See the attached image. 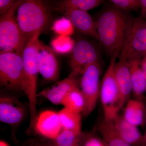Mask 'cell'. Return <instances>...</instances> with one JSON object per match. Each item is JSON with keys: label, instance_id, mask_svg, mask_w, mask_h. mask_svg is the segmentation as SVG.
Instances as JSON below:
<instances>
[{"label": "cell", "instance_id": "obj_7", "mask_svg": "<svg viewBox=\"0 0 146 146\" xmlns=\"http://www.w3.org/2000/svg\"><path fill=\"white\" fill-rule=\"evenodd\" d=\"M100 61L89 64L81 74L80 86L85 100V107L82 113L87 117L94 111L100 97V80L101 73Z\"/></svg>", "mask_w": 146, "mask_h": 146}, {"label": "cell", "instance_id": "obj_2", "mask_svg": "<svg viewBox=\"0 0 146 146\" xmlns=\"http://www.w3.org/2000/svg\"><path fill=\"white\" fill-rule=\"evenodd\" d=\"M39 35H37L27 42L22 55L24 65L22 88L28 99L30 111V123L28 129L29 131L35 129L38 117L36 110V90L39 72L36 54Z\"/></svg>", "mask_w": 146, "mask_h": 146}, {"label": "cell", "instance_id": "obj_14", "mask_svg": "<svg viewBox=\"0 0 146 146\" xmlns=\"http://www.w3.org/2000/svg\"><path fill=\"white\" fill-rule=\"evenodd\" d=\"M64 13L71 21L74 28L82 34L99 40L97 22L93 20L87 11L70 8L65 10Z\"/></svg>", "mask_w": 146, "mask_h": 146}, {"label": "cell", "instance_id": "obj_25", "mask_svg": "<svg viewBox=\"0 0 146 146\" xmlns=\"http://www.w3.org/2000/svg\"><path fill=\"white\" fill-rule=\"evenodd\" d=\"M74 27L70 20L67 17H62L56 20L51 29L59 35L70 36L74 33Z\"/></svg>", "mask_w": 146, "mask_h": 146}, {"label": "cell", "instance_id": "obj_1", "mask_svg": "<svg viewBox=\"0 0 146 146\" xmlns=\"http://www.w3.org/2000/svg\"><path fill=\"white\" fill-rule=\"evenodd\" d=\"M132 19L115 7L106 9L100 16L97 22L99 41L110 58L119 57Z\"/></svg>", "mask_w": 146, "mask_h": 146}, {"label": "cell", "instance_id": "obj_28", "mask_svg": "<svg viewBox=\"0 0 146 146\" xmlns=\"http://www.w3.org/2000/svg\"><path fill=\"white\" fill-rule=\"evenodd\" d=\"M15 1L13 0H1L0 1V14H3L13 6Z\"/></svg>", "mask_w": 146, "mask_h": 146}, {"label": "cell", "instance_id": "obj_18", "mask_svg": "<svg viewBox=\"0 0 146 146\" xmlns=\"http://www.w3.org/2000/svg\"><path fill=\"white\" fill-rule=\"evenodd\" d=\"M146 106L143 101L129 100L126 105L123 116L129 123L138 126L145 123Z\"/></svg>", "mask_w": 146, "mask_h": 146}, {"label": "cell", "instance_id": "obj_19", "mask_svg": "<svg viewBox=\"0 0 146 146\" xmlns=\"http://www.w3.org/2000/svg\"><path fill=\"white\" fill-rule=\"evenodd\" d=\"M98 129L106 146H131L120 137L113 121L104 119L99 123Z\"/></svg>", "mask_w": 146, "mask_h": 146}, {"label": "cell", "instance_id": "obj_20", "mask_svg": "<svg viewBox=\"0 0 146 146\" xmlns=\"http://www.w3.org/2000/svg\"><path fill=\"white\" fill-rule=\"evenodd\" d=\"M63 129L71 131L81 134V115L80 113L64 107L58 112Z\"/></svg>", "mask_w": 146, "mask_h": 146}, {"label": "cell", "instance_id": "obj_21", "mask_svg": "<svg viewBox=\"0 0 146 146\" xmlns=\"http://www.w3.org/2000/svg\"><path fill=\"white\" fill-rule=\"evenodd\" d=\"M61 104L68 109L82 114L85 107V100L79 87L68 93Z\"/></svg>", "mask_w": 146, "mask_h": 146}, {"label": "cell", "instance_id": "obj_27", "mask_svg": "<svg viewBox=\"0 0 146 146\" xmlns=\"http://www.w3.org/2000/svg\"><path fill=\"white\" fill-rule=\"evenodd\" d=\"M81 146H106L103 141L92 134L82 135Z\"/></svg>", "mask_w": 146, "mask_h": 146}, {"label": "cell", "instance_id": "obj_4", "mask_svg": "<svg viewBox=\"0 0 146 146\" xmlns=\"http://www.w3.org/2000/svg\"><path fill=\"white\" fill-rule=\"evenodd\" d=\"M23 1H16L0 17V53L13 52L22 56L26 42L24 39L15 11Z\"/></svg>", "mask_w": 146, "mask_h": 146}, {"label": "cell", "instance_id": "obj_16", "mask_svg": "<svg viewBox=\"0 0 146 146\" xmlns=\"http://www.w3.org/2000/svg\"><path fill=\"white\" fill-rule=\"evenodd\" d=\"M120 137L131 146H145L143 135L137 126L129 123L123 116L118 115L113 121Z\"/></svg>", "mask_w": 146, "mask_h": 146}, {"label": "cell", "instance_id": "obj_32", "mask_svg": "<svg viewBox=\"0 0 146 146\" xmlns=\"http://www.w3.org/2000/svg\"><path fill=\"white\" fill-rule=\"evenodd\" d=\"M0 146H9V145L4 141H1V142H0Z\"/></svg>", "mask_w": 146, "mask_h": 146}, {"label": "cell", "instance_id": "obj_15", "mask_svg": "<svg viewBox=\"0 0 146 146\" xmlns=\"http://www.w3.org/2000/svg\"><path fill=\"white\" fill-rule=\"evenodd\" d=\"M58 112L46 110L38 115L35 129L45 138L54 140L62 131Z\"/></svg>", "mask_w": 146, "mask_h": 146}, {"label": "cell", "instance_id": "obj_11", "mask_svg": "<svg viewBox=\"0 0 146 146\" xmlns=\"http://www.w3.org/2000/svg\"><path fill=\"white\" fill-rule=\"evenodd\" d=\"M25 114V106L17 98L1 96L0 121L1 122L11 125H17L23 121Z\"/></svg>", "mask_w": 146, "mask_h": 146}, {"label": "cell", "instance_id": "obj_22", "mask_svg": "<svg viewBox=\"0 0 146 146\" xmlns=\"http://www.w3.org/2000/svg\"><path fill=\"white\" fill-rule=\"evenodd\" d=\"M103 2L102 0H65L59 4L56 9L63 12L70 8L87 11L98 7Z\"/></svg>", "mask_w": 146, "mask_h": 146}, {"label": "cell", "instance_id": "obj_13", "mask_svg": "<svg viewBox=\"0 0 146 146\" xmlns=\"http://www.w3.org/2000/svg\"><path fill=\"white\" fill-rule=\"evenodd\" d=\"M115 76L124 106L129 100L132 93L130 69L128 63L126 52L124 47L120 55L119 61L115 65Z\"/></svg>", "mask_w": 146, "mask_h": 146}, {"label": "cell", "instance_id": "obj_9", "mask_svg": "<svg viewBox=\"0 0 146 146\" xmlns=\"http://www.w3.org/2000/svg\"><path fill=\"white\" fill-rule=\"evenodd\" d=\"M99 53L95 45L85 39L78 40L72 52L70 65L72 72L81 75L84 68L89 64L100 61Z\"/></svg>", "mask_w": 146, "mask_h": 146}, {"label": "cell", "instance_id": "obj_33", "mask_svg": "<svg viewBox=\"0 0 146 146\" xmlns=\"http://www.w3.org/2000/svg\"><path fill=\"white\" fill-rule=\"evenodd\" d=\"M143 137L144 144H145V146H146V131L145 133V134L143 135Z\"/></svg>", "mask_w": 146, "mask_h": 146}, {"label": "cell", "instance_id": "obj_10", "mask_svg": "<svg viewBox=\"0 0 146 146\" xmlns=\"http://www.w3.org/2000/svg\"><path fill=\"white\" fill-rule=\"evenodd\" d=\"M36 59L39 73L45 81H57L60 75V68L57 58L52 48L39 39Z\"/></svg>", "mask_w": 146, "mask_h": 146}, {"label": "cell", "instance_id": "obj_26", "mask_svg": "<svg viewBox=\"0 0 146 146\" xmlns=\"http://www.w3.org/2000/svg\"><path fill=\"white\" fill-rule=\"evenodd\" d=\"M110 1L115 8L125 12L136 10L140 7L139 0H111Z\"/></svg>", "mask_w": 146, "mask_h": 146}, {"label": "cell", "instance_id": "obj_5", "mask_svg": "<svg viewBox=\"0 0 146 146\" xmlns=\"http://www.w3.org/2000/svg\"><path fill=\"white\" fill-rule=\"evenodd\" d=\"M117 58H110V63L102 79L100 98L104 114V119L113 121L123 106L119 89L115 76Z\"/></svg>", "mask_w": 146, "mask_h": 146}, {"label": "cell", "instance_id": "obj_30", "mask_svg": "<svg viewBox=\"0 0 146 146\" xmlns=\"http://www.w3.org/2000/svg\"><path fill=\"white\" fill-rule=\"evenodd\" d=\"M143 18L146 21V0H139Z\"/></svg>", "mask_w": 146, "mask_h": 146}, {"label": "cell", "instance_id": "obj_6", "mask_svg": "<svg viewBox=\"0 0 146 146\" xmlns=\"http://www.w3.org/2000/svg\"><path fill=\"white\" fill-rule=\"evenodd\" d=\"M23 62L22 56L13 52L0 53V84L13 92L23 91Z\"/></svg>", "mask_w": 146, "mask_h": 146}, {"label": "cell", "instance_id": "obj_17", "mask_svg": "<svg viewBox=\"0 0 146 146\" xmlns=\"http://www.w3.org/2000/svg\"><path fill=\"white\" fill-rule=\"evenodd\" d=\"M142 60H127L130 69L132 94L134 99L143 101L146 91V81L145 75L141 68Z\"/></svg>", "mask_w": 146, "mask_h": 146}, {"label": "cell", "instance_id": "obj_23", "mask_svg": "<svg viewBox=\"0 0 146 146\" xmlns=\"http://www.w3.org/2000/svg\"><path fill=\"white\" fill-rule=\"evenodd\" d=\"M82 133L77 134L71 131L63 129L54 140V146H72L81 145Z\"/></svg>", "mask_w": 146, "mask_h": 146}, {"label": "cell", "instance_id": "obj_8", "mask_svg": "<svg viewBox=\"0 0 146 146\" xmlns=\"http://www.w3.org/2000/svg\"><path fill=\"white\" fill-rule=\"evenodd\" d=\"M124 47L127 60H142L146 55V21L138 17L132 18Z\"/></svg>", "mask_w": 146, "mask_h": 146}, {"label": "cell", "instance_id": "obj_35", "mask_svg": "<svg viewBox=\"0 0 146 146\" xmlns=\"http://www.w3.org/2000/svg\"><path fill=\"white\" fill-rule=\"evenodd\" d=\"M81 146V145H75V146Z\"/></svg>", "mask_w": 146, "mask_h": 146}, {"label": "cell", "instance_id": "obj_12", "mask_svg": "<svg viewBox=\"0 0 146 146\" xmlns=\"http://www.w3.org/2000/svg\"><path fill=\"white\" fill-rule=\"evenodd\" d=\"M78 76L72 72L61 81L57 82L37 94L49 101L53 104H61L63 99L69 92L80 86Z\"/></svg>", "mask_w": 146, "mask_h": 146}, {"label": "cell", "instance_id": "obj_31", "mask_svg": "<svg viewBox=\"0 0 146 146\" xmlns=\"http://www.w3.org/2000/svg\"><path fill=\"white\" fill-rule=\"evenodd\" d=\"M141 68L145 75L146 81V58L145 57L143 58L141 61Z\"/></svg>", "mask_w": 146, "mask_h": 146}, {"label": "cell", "instance_id": "obj_34", "mask_svg": "<svg viewBox=\"0 0 146 146\" xmlns=\"http://www.w3.org/2000/svg\"><path fill=\"white\" fill-rule=\"evenodd\" d=\"M145 123L146 125V114H145Z\"/></svg>", "mask_w": 146, "mask_h": 146}, {"label": "cell", "instance_id": "obj_29", "mask_svg": "<svg viewBox=\"0 0 146 146\" xmlns=\"http://www.w3.org/2000/svg\"><path fill=\"white\" fill-rule=\"evenodd\" d=\"M27 146H51L48 145L45 141L40 139H35L29 142Z\"/></svg>", "mask_w": 146, "mask_h": 146}, {"label": "cell", "instance_id": "obj_24", "mask_svg": "<svg viewBox=\"0 0 146 146\" xmlns=\"http://www.w3.org/2000/svg\"><path fill=\"white\" fill-rule=\"evenodd\" d=\"M75 43L70 36L58 35L52 39L51 46L55 52L65 54L72 52Z\"/></svg>", "mask_w": 146, "mask_h": 146}, {"label": "cell", "instance_id": "obj_3", "mask_svg": "<svg viewBox=\"0 0 146 146\" xmlns=\"http://www.w3.org/2000/svg\"><path fill=\"white\" fill-rule=\"evenodd\" d=\"M16 20L26 43L47 26L49 20L47 7L40 1H23L17 9Z\"/></svg>", "mask_w": 146, "mask_h": 146}]
</instances>
